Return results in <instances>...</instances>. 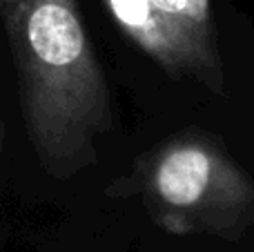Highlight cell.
<instances>
[{
  "mask_svg": "<svg viewBox=\"0 0 254 252\" xmlns=\"http://www.w3.org/2000/svg\"><path fill=\"white\" fill-rule=\"evenodd\" d=\"M119 29L163 74L225 94L212 0H103Z\"/></svg>",
  "mask_w": 254,
  "mask_h": 252,
  "instance_id": "3957f363",
  "label": "cell"
},
{
  "mask_svg": "<svg viewBox=\"0 0 254 252\" xmlns=\"http://www.w3.org/2000/svg\"><path fill=\"white\" fill-rule=\"evenodd\" d=\"M22 121L40 170L67 181L94 168L114 123L112 89L78 0H0Z\"/></svg>",
  "mask_w": 254,
  "mask_h": 252,
  "instance_id": "6da1fadb",
  "label": "cell"
},
{
  "mask_svg": "<svg viewBox=\"0 0 254 252\" xmlns=\"http://www.w3.org/2000/svg\"><path fill=\"white\" fill-rule=\"evenodd\" d=\"M0 147H2V127H0Z\"/></svg>",
  "mask_w": 254,
  "mask_h": 252,
  "instance_id": "277c9868",
  "label": "cell"
},
{
  "mask_svg": "<svg viewBox=\"0 0 254 252\" xmlns=\"http://www.w3.org/2000/svg\"><path fill=\"white\" fill-rule=\"evenodd\" d=\"M112 196H138L147 217L176 237L241 241L254 228V177L219 138L188 129L145 152Z\"/></svg>",
  "mask_w": 254,
  "mask_h": 252,
  "instance_id": "7a4b0ae2",
  "label": "cell"
}]
</instances>
